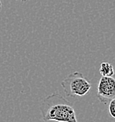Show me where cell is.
Wrapping results in <instances>:
<instances>
[{"mask_svg": "<svg viewBox=\"0 0 115 122\" xmlns=\"http://www.w3.org/2000/svg\"><path fill=\"white\" fill-rule=\"evenodd\" d=\"M40 112L45 122H78L72 105L58 93H52L42 101Z\"/></svg>", "mask_w": 115, "mask_h": 122, "instance_id": "cell-1", "label": "cell"}, {"mask_svg": "<svg viewBox=\"0 0 115 122\" xmlns=\"http://www.w3.org/2000/svg\"><path fill=\"white\" fill-rule=\"evenodd\" d=\"M61 86L64 93L68 97H83L89 93L91 84L83 74L78 71L68 75L62 81Z\"/></svg>", "mask_w": 115, "mask_h": 122, "instance_id": "cell-2", "label": "cell"}, {"mask_svg": "<svg viewBox=\"0 0 115 122\" xmlns=\"http://www.w3.org/2000/svg\"><path fill=\"white\" fill-rule=\"evenodd\" d=\"M97 97L104 104L115 98V73L112 76H102L97 87Z\"/></svg>", "mask_w": 115, "mask_h": 122, "instance_id": "cell-3", "label": "cell"}, {"mask_svg": "<svg viewBox=\"0 0 115 122\" xmlns=\"http://www.w3.org/2000/svg\"><path fill=\"white\" fill-rule=\"evenodd\" d=\"M99 73L102 76H112L114 74V69L112 64L104 61L99 66Z\"/></svg>", "mask_w": 115, "mask_h": 122, "instance_id": "cell-4", "label": "cell"}, {"mask_svg": "<svg viewBox=\"0 0 115 122\" xmlns=\"http://www.w3.org/2000/svg\"><path fill=\"white\" fill-rule=\"evenodd\" d=\"M108 111L111 117L115 119V98L111 100L110 102H109Z\"/></svg>", "mask_w": 115, "mask_h": 122, "instance_id": "cell-5", "label": "cell"}, {"mask_svg": "<svg viewBox=\"0 0 115 122\" xmlns=\"http://www.w3.org/2000/svg\"><path fill=\"white\" fill-rule=\"evenodd\" d=\"M1 9H2V3H1V1H0V11H1Z\"/></svg>", "mask_w": 115, "mask_h": 122, "instance_id": "cell-6", "label": "cell"}, {"mask_svg": "<svg viewBox=\"0 0 115 122\" xmlns=\"http://www.w3.org/2000/svg\"><path fill=\"white\" fill-rule=\"evenodd\" d=\"M21 1H22V2H26V1H27V0H21Z\"/></svg>", "mask_w": 115, "mask_h": 122, "instance_id": "cell-7", "label": "cell"}]
</instances>
